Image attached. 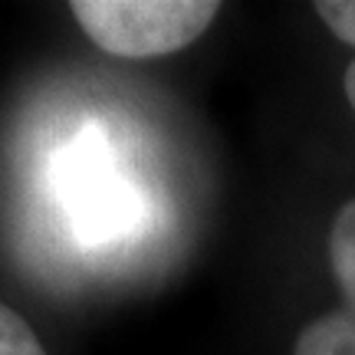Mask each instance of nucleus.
Returning <instances> with one entry per match:
<instances>
[{
    "mask_svg": "<svg viewBox=\"0 0 355 355\" xmlns=\"http://www.w3.org/2000/svg\"><path fill=\"white\" fill-rule=\"evenodd\" d=\"M69 13L102 53L155 60L188 50L217 20L214 0H73Z\"/></svg>",
    "mask_w": 355,
    "mask_h": 355,
    "instance_id": "f257e3e1",
    "label": "nucleus"
},
{
    "mask_svg": "<svg viewBox=\"0 0 355 355\" xmlns=\"http://www.w3.org/2000/svg\"><path fill=\"white\" fill-rule=\"evenodd\" d=\"M293 355H355V313L343 306L309 319L293 343Z\"/></svg>",
    "mask_w": 355,
    "mask_h": 355,
    "instance_id": "f03ea898",
    "label": "nucleus"
},
{
    "mask_svg": "<svg viewBox=\"0 0 355 355\" xmlns=\"http://www.w3.org/2000/svg\"><path fill=\"white\" fill-rule=\"evenodd\" d=\"M329 266L345 300V309L355 313V198L345 201L329 227Z\"/></svg>",
    "mask_w": 355,
    "mask_h": 355,
    "instance_id": "7ed1b4c3",
    "label": "nucleus"
},
{
    "mask_svg": "<svg viewBox=\"0 0 355 355\" xmlns=\"http://www.w3.org/2000/svg\"><path fill=\"white\" fill-rule=\"evenodd\" d=\"M0 355H46L30 322L7 303H0Z\"/></svg>",
    "mask_w": 355,
    "mask_h": 355,
    "instance_id": "20e7f679",
    "label": "nucleus"
},
{
    "mask_svg": "<svg viewBox=\"0 0 355 355\" xmlns=\"http://www.w3.org/2000/svg\"><path fill=\"white\" fill-rule=\"evenodd\" d=\"M313 10L329 26L332 37L343 40L345 46H355V0H319Z\"/></svg>",
    "mask_w": 355,
    "mask_h": 355,
    "instance_id": "39448f33",
    "label": "nucleus"
},
{
    "mask_svg": "<svg viewBox=\"0 0 355 355\" xmlns=\"http://www.w3.org/2000/svg\"><path fill=\"white\" fill-rule=\"evenodd\" d=\"M343 89H345V99H349V105H352V112H355V60L349 63V69H345Z\"/></svg>",
    "mask_w": 355,
    "mask_h": 355,
    "instance_id": "423d86ee",
    "label": "nucleus"
}]
</instances>
